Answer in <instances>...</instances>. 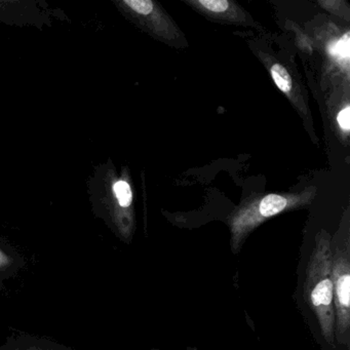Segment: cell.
Here are the masks:
<instances>
[{
  "label": "cell",
  "instance_id": "6da1fadb",
  "mask_svg": "<svg viewBox=\"0 0 350 350\" xmlns=\"http://www.w3.org/2000/svg\"><path fill=\"white\" fill-rule=\"evenodd\" d=\"M302 302L311 315L319 337L327 345L337 346L335 340L333 284L331 271V241H317L307 261L303 278Z\"/></svg>",
  "mask_w": 350,
  "mask_h": 350
},
{
  "label": "cell",
  "instance_id": "7a4b0ae2",
  "mask_svg": "<svg viewBox=\"0 0 350 350\" xmlns=\"http://www.w3.org/2000/svg\"><path fill=\"white\" fill-rule=\"evenodd\" d=\"M335 340L337 345L350 343V250L348 243H331Z\"/></svg>",
  "mask_w": 350,
  "mask_h": 350
},
{
  "label": "cell",
  "instance_id": "3957f363",
  "mask_svg": "<svg viewBox=\"0 0 350 350\" xmlns=\"http://www.w3.org/2000/svg\"><path fill=\"white\" fill-rule=\"evenodd\" d=\"M288 206V200L284 196L278 194H269L261 200L258 215L262 218H270L284 210Z\"/></svg>",
  "mask_w": 350,
  "mask_h": 350
},
{
  "label": "cell",
  "instance_id": "277c9868",
  "mask_svg": "<svg viewBox=\"0 0 350 350\" xmlns=\"http://www.w3.org/2000/svg\"><path fill=\"white\" fill-rule=\"evenodd\" d=\"M271 77L278 89L284 93H288L292 89L293 81L288 70L280 64H275L271 68Z\"/></svg>",
  "mask_w": 350,
  "mask_h": 350
},
{
  "label": "cell",
  "instance_id": "5b68a950",
  "mask_svg": "<svg viewBox=\"0 0 350 350\" xmlns=\"http://www.w3.org/2000/svg\"><path fill=\"white\" fill-rule=\"evenodd\" d=\"M113 189L120 206L122 208L130 206L133 200L132 190H131L130 185L126 182L118 181L114 184Z\"/></svg>",
  "mask_w": 350,
  "mask_h": 350
},
{
  "label": "cell",
  "instance_id": "8992f818",
  "mask_svg": "<svg viewBox=\"0 0 350 350\" xmlns=\"http://www.w3.org/2000/svg\"><path fill=\"white\" fill-rule=\"evenodd\" d=\"M124 3L141 15H149L153 11V3L151 0H126Z\"/></svg>",
  "mask_w": 350,
  "mask_h": 350
},
{
  "label": "cell",
  "instance_id": "52a82bcc",
  "mask_svg": "<svg viewBox=\"0 0 350 350\" xmlns=\"http://www.w3.org/2000/svg\"><path fill=\"white\" fill-rule=\"evenodd\" d=\"M349 50H350V40L349 34H345L335 46H333V53L336 56L340 57V58L344 59V60H348L349 58Z\"/></svg>",
  "mask_w": 350,
  "mask_h": 350
},
{
  "label": "cell",
  "instance_id": "ba28073f",
  "mask_svg": "<svg viewBox=\"0 0 350 350\" xmlns=\"http://www.w3.org/2000/svg\"><path fill=\"white\" fill-rule=\"evenodd\" d=\"M198 3L208 11L214 12V13H223V12H226L229 8V3L227 0H200Z\"/></svg>",
  "mask_w": 350,
  "mask_h": 350
},
{
  "label": "cell",
  "instance_id": "9c48e42d",
  "mask_svg": "<svg viewBox=\"0 0 350 350\" xmlns=\"http://www.w3.org/2000/svg\"><path fill=\"white\" fill-rule=\"evenodd\" d=\"M338 124L343 130L348 131L350 129V107H346L342 110L337 116Z\"/></svg>",
  "mask_w": 350,
  "mask_h": 350
},
{
  "label": "cell",
  "instance_id": "30bf717a",
  "mask_svg": "<svg viewBox=\"0 0 350 350\" xmlns=\"http://www.w3.org/2000/svg\"><path fill=\"white\" fill-rule=\"evenodd\" d=\"M149 350H159V349H157V348H152V349H149Z\"/></svg>",
  "mask_w": 350,
  "mask_h": 350
}]
</instances>
